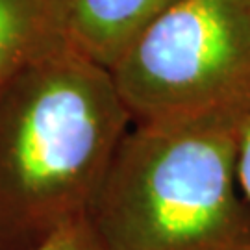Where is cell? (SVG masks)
<instances>
[{
    "label": "cell",
    "mask_w": 250,
    "mask_h": 250,
    "mask_svg": "<svg viewBox=\"0 0 250 250\" xmlns=\"http://www.w3.org/2000/svg\"><path fill=\"white\" fill-rule=\"evenodd\" d=\"M30 250H107L89 217L63 224Z\"/></svg>",
    "instance_id": "8992f818"
},
{
    "label": "cell",
    "mask_w": 250,
    "mask_h": 250,
    "mask_svg": "<svg viewBox=\"0 0 250 250\" xmlns=\"http://www.w3.org/2000/svg\"><path fill=\"white\" fill-rule=\"evenodd\" d=\"M235 172L243 197L250 204V107L235 123Z\"/></svg>",
    "instance_id": "52a82bcc"
},
{
    "label": "cell",
    "mask_w": 250,
    "mask_h": 250,
    "mask_svg": "<svg viewBox=\"0 0 250 250\" xmlns=\"http://www.w3.org/2000/svg\"><path fill=\"white\" fill-rule=\"evenodd\" d=\"M237 117L134 123L89 219L107 250H250Z\"/></svg>",
    "instance_id": "7a4b0ae2"
},
{
    "label": "cell",
    "mask_w": 250,
    "mask_h": 250,
    "mask_svg": "<svg viewBox=\"0 0 250 250\" xmlns=\"http://www.w3.org/2000/svg\"><path fill=\"white\" fill-rule=\"evenodd\" d=\"M176 0H65L74 48L111 69L126 46Z\"/></svg>",
    "instance_id": "5b68a950"
},
{
    "label": "cell",
    "mask_w": 250,
    "mask_h": 250,
    "mask_svg": "<svg viewBox=\"0 0 250 250\" xmlns=\"http://www.w3.org/2000/svg\"><path fill=\"white\" fill-rule=\"evenodd\" d=\"M71 45L65 0H0V93Z\"/></svg>",
    "instance_id": "277c9868"
},
{
    "label": "cell",
    "mask_w": 250,
    "mask_h": 250,
    "mask_svg": "<svg viewBox=\"0 0 250 250\" xmlns=\"http://www.w3.org/2000/svg\"><path fill=\"white\" fill-rule=\"evenodd\" d=\"M134 123L109 69L74 46L0 93V250H30L89 217Z\"/></svg>",
    "instance_id": "6da1fadb"
},
{
    "label": "cell",
    "mask_w": 250,
    "mask_h": 250,
    "mask_svg": "<svg viewBox=\"0 0 250 250\" xmlns=\"http://www.w3.org/2000/svg\"><path fill=\"white\" fill-rule=\"evenodd\" d=\"M134 123L250 107V0H176L111 65Z\"/></svg>",
    "instance_id": "3957f363"
}]
</instances>
